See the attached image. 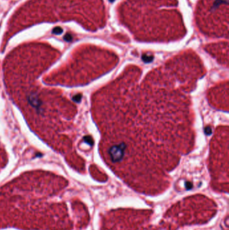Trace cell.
I'll list each match as a JSON object with an SVG mask.
<instances>
[{
    "instance_id": "cell-1",
    "label": "cell",
    "mask_w": 229,
    "mask_h": 230,
    "mask_svg": "<svg viewBox=\"0 0 229 230\" xmlns=\"http://www.w3.org/2000/svg\"><path fill=\"white\" fill-rule=\"evenodd\" d=\"M63 28H61V27H56V28H54L52 30V32L54 35H61L63 33Z\"/></svg>"
},
{
    "instance_id": "cell-2",
    "label": "cell",
    "mask_w": 229,
    "mask_h": 230,
    "mask_svg": "<svg viewBox=\"0 0 229 230\" xmlns=\"http://www.w3.org/2000/svg\"><path fill=\"white\" fill-rule=\"evenodd\" d=\"M84 141L88 144H89L90 145H92L93 143V141L92 138L89 136H85V137H84Z\"/></svg>"
},
{
    "instance_id": "cell-3",
    "label": "cell",
    "mask_w": 229,
    "mask_h": 230,
    "mask_svg": "<svg viewBox=\"0 0 229 230\" xmlns=\"http://www.w3.org/2000/svg\"><path fill=\"white\" fill-rule=\"evenodd\" d=\"M81 97H82L81 94H77V95H75L73 97V101H75L76 102H79L81 100Z\"/></svg>"
},
{
    "instance_id": "cell-4",
    "label": "cell",
    "mask_w": 229,
    "mask_h": 230,
    "mask_svg": "<svg viewBox=\"0 0 229 230\" xmlns=\"http://www.w3.org/2000/svg\"><path fill=\"white\" fill-rule=\"evenodd\" d=\"M64 39L67 41V42H70V41H71L72 39H73V37L70 34H67V35L64 37Z\"/></svg>"
},
{
    "instance_id": "cell-5",
    "label": "cell",
    "mask_w": 229,
    "mask_h": 230,
    "mask_svg": "<svg viewBox=\"0 0 229 230\" xmlns=\"http://www.w3.org/2000/svg\"><path fill=\"white\" fill-rule=\"evenodd\" d=\"M143 59L144 60V62H150L152 61V57H146L145 55H144L143 57Z\"/></svg>"
},
{
    "instance_id": "cell-6",
    "label": "cell",
    "mask_w": 229,
    "mask_h": 230,
    "mask_svg": "<svg viewBox=\"0 0 229 230\" xmlns=\"http://www.w3.org/2000/svg\"><path fill=\"white\" fill-rule=\"evenodd\" d=\"M192 186H193V185L191 182H187L186 183H185V187H186V188L187 189V190H189V189H191V188H192Z\"/></svg>"
},
{
    "instance_id": "cell-7",
    "label": "cell",
    "mask_w": 229,
    "mask_h": 230,
    "mask_svg": "<svg viewBox=\"0 0 229 230\" xmlns=\"http://www.w3.org/2000/svg\"><path fill=\"white\" fill-rule=\"evenodd\" d=\"M211 131H212V130H211V128H210V127H207V128L205 129V132H206V134L210 135V133H211Z\"/></svg>"
}]
</instances>
